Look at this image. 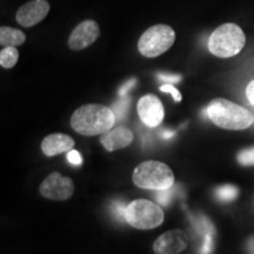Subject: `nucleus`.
<instances>
[{"label":"nucleus","instance_id":"nucleus-1","mask_svg":"<svg viewBox=\"0 0 254 254\" xmlns=\"http://www.w3.org/2000/svg\"><path fill=\"white\" fill-rule=\"evenodd\" d=\"M112 109L101 104L82 105L71 117V126L79 134L86 136L101 135L116 125Z\"/></svg>","mask_w":254,"mask_h":254},{"label":"nucleus","instance_id":"nucleus-2","mask_svg":"<svg viewBox=\"0 0 254 254\" xmlns=\"http://www.w3.org/2000/svg\"><path fill=\"white\" fill-rule=\"evenodd\" d=\"M207 117L215 126L230 131H241L253 125L254 116L251 111L233 101L217 98L208 104Z\"/></svg>","mask_w":254,"mask_h":254},{"label":"nucleus","instance_id":"nucleus-3","mask_svg":"<svg viewBox=\"0 0 254 254\" xmlns=\"http://www.w3.org/2000/svg\"><path fill=\"white\" fill-rule=\"evenodd\" d=\"M246 44V37L240 26L224 24L215 28L208 39V50L218 58H231L241 52Z\"/></svg>","mask_w":254,"mask_h":254},{"label":"nucleus","instance_id":"nucleus-4","mask_svg":"<svg viewBox=\"0 0 254 254\" xmlns=\"http://www.w3.org/2000/svg\"><path fill=\"white\" fill-rule=\"evenodd\" d=\"M133 183L144 190H166L174 185V173L161 161H144L135 167L133 172Z\"/></svg>","mask_w":254,"mask_h":254},{"label":"nucleus","instance_id":"nucleus-5","mask_svg":"<svg viewBox=\"0 0 254 254\" xmlns=\"http://www.w3.org/2000/svg\"><path fill=\"white\" fill-rule=\"evenodd\" d=\"M164 219V211L160 206L150 200L136 199L127 205L125 220L136 230H152L160 226Z\"/></svg>","mask_w":254,"mask_h":254},{"label":"nucleus","instance_id":"nucleus-6","mask_svg":"<svg viewBox=\"0 0 254 254\" xmlns=\"http://www.w3.org/2000/svg\"><path fill=\"white\" fill-rule=\"evenodd\" d=\"M176 32L168 25H154L147 28L138 43V50L146 58H155L172 47Z\"/></svg>","mask_w":254,"mask_h":254},{"label":"nucleus","instance_id":"nucleus-7","mask_svg":"<svg viewBox=\"0 0 254 254\" xmlns=\"http://www.w3.org/2000/svg\"><path fill=\"white\" fill-rule=\"evenodd\" d=\"M40 194L51 200L64 201L71 198L74 193V184L71 178L59 172H52L40 185Z\"/></svg>","mask_w":254,"mask_h":254},{"label":"nucleus","instance_id":"nucleus-8","mask_svg":"<svg viewBox=\"0 0 254 254\" xmlns=\"http://www.w3.org/2000/svg\"><path fill=\"white\" fill-rule=\"evenodd\" d=\"M100 36L99 25L93 19L81 21L68 38V46L73 51H81L91 46Z\"/></svg>","mask_w":254,"mask_h":254},{"label":"nucleus","instance_id":"nucleus-9","mask_svg":"<svg viewBox=\"0 0 254 254\" xmlns=\"http://www.w3.org/2000/svg\"><path fill=\"white\" fill-rule=\"evenodd\" d=\"M138 114L141 122L148 127H157L163 123L165 111L163 103L154 94H146L141 97L136 105Z\"/></svg>","mask_w":254,"mask_h":254},{"label":"nucleus","instance_id":"nucleus-10","mask_svg":"<svg viewBox=\"0 0 254 254\" xmlns=\"http://www.w3.org/2000/svg\"><path fill=\"white\" fill-rule=\"evenodd\" d=\"M50 4L47 0H31L18 9L15 19L24 27H32L39 24L49 14Z\"/></svg>","mask_w":254,"mask_h":254},{"label":"nucleus","instance_id":"nucleus-11","mask_svg":"<svg viewBox=\"0 0 254 254\" xmlns=\"http://www.w3.org/2000/svg\"><path fill=\"white\" fill-rule=\"evenodd\" d=\"M189 245L186 233L182 230H171L161 234L153 244L155 254H179Z\"/></svg>","mask_w":254,"mask_h":254},{"label":"nucleus","instance_id":"nucleus-12","mask_svg":"<svg viewBox=\"0 0 254 254\" xmlns=\"http://www.w3.org/2000/svg\"><path fill=\"white\" fill-rule=\"evenodd\" d=\"M134 134L128 127L118 125L100 135V142L109 152L118 151L132 144Z\"/></svg>","mask_w":254,"mask_h":254},{"label":"nucleus","instance_id":"nucleus-13","mask_svg":"<svg viewBox=\"0 0 254 254\" xmlns=\"http://www.w3.org/2000/svg\"><path fill=\"white\" fill-rule=\"evenodd\" d=\"M74 147L73 138L64 134V133H52L41 141V151L46 157H56V155L69 152Z\"/></svg>","mask_w":254,"mask_h":254},{"label":"nucleus","instance_id":"nucleus-14","mask_svg":"<svg viewBox=\"0 0 254 254\" xmlns=\"http://www.w3.org/2000/svg\"><path fill=\"white\" fill-rule=\"evenodd\" d=\"M25 40L26 36L23 31L8 26L0 27V45L2 47L20 46L25 43Z\"/></svg>","mask_w":254,"mask_h":254},{"label":"nucleus","instance_id":"nucleus-15","mask_svg":"<svg viewBox=\"0 0 254 254\" xmlns=\"http://www.w3.org/2000/svg\"><path fill=\"white\" fill-rule=\"evenodd\" d=\"M19 52L17 47H2L0 52V65L2 68H12L18 63Z\"/></svg>","mask_w":254,"mask_h":254},{"label":"nucleus","instance_id":"nucleus-16","mask_svg":"<svg viewBox=\"0 0 254 254\" xmlns=\"http://www.w3.org/2000/svg\"><path fill=\"white\" fill-rule=\"evenodd\" d=\"M239 195V190L234 185H224L215 190V196L218 200L224 202L234 201Z\"/></svg>","mask_w":254,"mask_h":254},{"label":"nucleus","instance_id":"nucleus-17","mask_svg":"<svg viewBox=\"0 0 254 254\" xmlns=\"http://www.w3.org/2000/svg\"><path fill=\"white\" fill-rule=\"evenodd\" d=\"M129 103H131V100H129V98L126 95V97H120V99L114 103L113 107H111L114 112V116H116L117 122L125 118L127 111H128Z\"/></svg>","mask_w":254,"mask_h":254},{"label":"nucleus","instance_id":"nucleus-18","mask_svg":"<svg viewBox=\"0 0 254 254\" xmlns=\"http://www.w3.org/2000/svg\"><path fill=\"white\" fill-rule=\"evenodd\" d=\"M174 190H174V185L172 187H170V189L157 190V192H155V194H154L155 199H157V201L161 206H168V205H170V202L172 201V199H173Z\"/></svg>","mask_w":254,"mask_h":254},{"label":"nucleus","instance_id":"nucleus-19","mask_svg":"<svg viewBox=\"0 0 254 254\" xmlns=\"http://www.w3.org/2000/svg\"><path fill=\"white\" fill-rule=\"evenodd\" d=\"M238 161L243 166H254V146L238 153Z\"/></svg>","mask_w":254,"mask_h":254},{"label":"nucleus","instance_id":"nucleus-20","mask_svg":"<svg viewBox=\"0 0 254 254\" xmlns=\"http://www.w3.org/2000/svg\"><path fill=\"white\" fill-rule=\"evenodd\" d=\"M214 249V233H207L204 237L202 245L200 247L199 254H212Z\"/></svg>","mask_w":254,"mask_h":254},{"label":"nucleus","instance_id":"nucleus-21","mask_svg":"<svg viewBox=\"0 0 254 254\" xmlns=\"http://www.w3.org/2000/svg\"><path fill=\"white\" fill-rule=\"evenodd\" d=\"M160 91L161 92H168V93L172 94L173 99L178 101V103H179V101H182V99H183L182 93H180V92L178 91L177 88L171 84H165V85H163V86H160Z\"/></svg>","mask_w":254,"mask_h":254},{"label":"nucleus","instance_id":"nucleus-22","mask_svg":"<svg viewBox=\"0 0 254 254\" xmlns=\"http://www.w3.org/2000/svg\"><path fill=\"white\" fill-rule=\"evenodd\" d=\"M126 208H127V206L124 205L122 201H118V202H114V205L112 207V212L114 213V215L118 218V220H120V219L126 218Z\"/></svg>","mask_w":254,"mask_h":254},{"label":"nucleus","instance_id":"nucleus-23","mask_svg":"<svg viewBox=\"0 0 254 254\" xmlns=\"http://www.w3.org/2000/svg\"><path fill=\"white\" fill-rule=\"evenodd\" d=\"M136 84V79H129L128 81L125 82V84L123 85L122 87H120L119 90V97H126L127 93H128L129 90H131L132 87H134V85Z\"/></svg>","mask_w":254,"mask_h":254},{"label":"nucleus","instance_id":"nucleus-24","mask_svg":"<svg viewBox=\"0 0 254 254\" xmlns=\"http://www.w3.org/2000/svg\"><path fill=\"white\" fill-rule=\"evenodd\" d=\"M67 159L72 165H81V163H82V158H81L80 153H79V152H77V151H74V150L68 152Z\"/></svg>","mask_w":254,"mask_h":254},{"label":"nucleus","instance_id":"nucleus-25","mask_svg":"<svg viewBox=\"0 0 254 254\" xmlns=\"http://www.w3.org/2000/svg\"><path fill=\"white\" fill-rule=\"evenodd\" d=\"M246 95L250 103L254 106V79L250 82L249 86L246 88Z\"/></svg>","mask_w":254,"mask_h":254},{"label":"nucleus","instance_id":"nucleus-26","mask_svg":"<svg viewBox=\"0 0 254 254\" xmlns=\"http://www.w3.org/2000/svg\"><path fill=\"white\" fill-rule=\"evenodd\" d=\"M246 250L249 254H254V236L249 237L246 241Z\"/></svg>","mask_w":254,"mask_h":254},{"label":"nucleus","instance_id":"nucleus-27","mask_svg":"<svg viewBox=\"0 0 254 254\" xmlns=\"http://www.w3.org/2000/svg\"><path fill=\"white\" fill-rule=\"evenodd\" d=\"M159 79L166 81H179L180 75H168V74H159Z\"/></svg>","mask_w":254,"mask_h":254}]
</instances>
